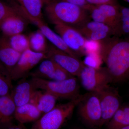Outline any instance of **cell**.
<instances>
[{"instance_id": "37", "label": "cell", "mask_w": 129, "mask_h": 129, "mask_svg": "<svg viewBox=\"0 0 129 129\" xmlns=\"http://www.w3.org/2000/svg\"><path fill=\"white\" fill-rule=\"evenodd\" d=\"M122 1L129 3V0H122Z\"/></svg>"}, {"instance_id": "19", "label": "cell", "mask_w": 129, "mask_h": 129, "mask_svg": "<svg viewBox=\"0 0 129 129\" xmlns=\"http://www.w3.org/2000/svg\"><path fill=\"white\" fill-rule=\"evenodd\" d=\"M56 67V63L53 60L46 58L42 60L37 69L29 75L32 78L52 80Z\"/></svg>"}, {"instance_id": "10", "label": "cell", "mask_w": 129, "mask_h": 129, "mask_svg": "<svg viewBox=\"0 0 129 129\" xmlns=\"http://www.w3.org/2000/svg\"><path fill=\"white\" fill-rule=\"evenodd\" d=\"M48 58H51L70 74L78 77L85 66L79 58L75 57L59 50L52 45H49L47 52Z\"/></svg>"}, {"instance_id": "6", "label": "cell", "mask_w": 129, "mask_h": 129, "mask_svg": "<svg viewBox=\"0 0 129 129\" xmlns=\"http://www.w3.org/2000/svg\"><path fill=\"white\" fill-rule=\"evenodd\" d=\"M78 106L79 115L83 122L90 127H99L102 110L96 92H89L84 94Z\"/></svg>"}, {"instance_id": "23", "label": "cell", "mask_w": 129, "mask_h": 129, "mask_svg": "<svg viewBox=\"0 0 129 129\" xmlns=\"http://www.w3.org/2000/svg\"><path fill=\"white\" fill-rule=\"evenodd\" d=\"M88 12L92 21L104 24L112 28L115 32V36H117L116 27L102 11L94 5H91L88 9Z\"/></svg>"}, {"instance_id": "33", "label": "cell", "mask_w": 129, "mask_h": 129, "mask_svg": "<svg viewBox=\"0 0 129 129\" xmlns=\"http://www.w3.org/2000/svg\"><path fill=\"white\" fill-rule=\"evenodd\" d=\"M7 129H27L24 126L23 124L19 123L18 125H12L7 127Z\"/></svg>"}, {"instance_id": "30", "label": "cell", "mask_w": 129, "mask_h": 129, "mask_svg": "<svg viewBox=\"0 0 129 129\" xmlns=\"http://www.w3.org/2000/svg\"><path fill=\"white\" fill-rule=\"evenodd\" d=\"M73 77L75 76L70 74L67 70L56 63L55 70L52 80H64Z\"/></svg>"}, {"instance_id": "7", "label": "cell", "mask_w": 129, "mask_h": 129, "mask_svg": "<svg viewBox=\"0 0 129 129\" xmlns=\"http://www.w3.org/2000/svg\"><path fill=\"white\" fill-rule=\"evenodd\" d=\"M56 32L69 48L79 58L87 55V40L76 28L61 24H54Z\"/></svg>"}, {"instance_id": "16", "label": "cell", "mask_w": 129, "mask_h": 129, "mask_svg": "<svg viewBox=\"0 0 129 129\" xmlns=\"http://www.w3.org/2000/svg\"><path fill=\"white\" fill-rule=\"evenodd\" d=\"M57 98L43 90H36L30 103L34 105L42 115L53 109L56 106Z\"/></svg>"}, {"instance_id": "29", "label": "cell", "mask_w": 129, "mask_h": 129, "mask_svg": "<svg viewBox=\"0 0 129 129\" xmlns=\"http://www.w3.org/2000/svg\"><path fill=\"white\" fill-rule=\"evenodd\" d=\"M81 34L87 40L97 42H99L107 38L112 36L108 33L101 31H90L84 32Z\"/></svg>"}, {"instance_id": "12", "label": "cell", "mask_w": 129, "mask_h": 129, "mask_svg": "<svg viewBox=\"0 0 129 129\" xmlns=\"http://www.w3.org/2000/svg\"><path fill=\"white\" fill-rule=\"evenodd\" d=\"M21 54L12 48L5 36H0V64L9 75Z\"/></svg>"}, {"instance_id": "38", "label": "cell", "mask_w": 129, "mask_h": 129, "mask_svg": "<svg viewBox=\"0 0 129 129\" xmlns=\"http://www.w3.org/2000/svg\"></svg>"}, {"instance_id": "34", "label": "cell", "mask_w": 129, "mask_h": 129, "mask_svg": "<svg viewBox=\"0 0 129 129\" xmlns=\"http://www.w3.org/2000/svg\"><path fill=\"white\" fill-rule=\"evenodd\" d=\"M0 73L7 74L8 75H9V76H10L9 74L8 73L7 71L6 70L3 68V67L1 64H0Z\"/></svg>"}, {"instance_id": "1", "label": "cell", "mask_w": 129, "mask_h": 129, "mask_svg": "<svg viewBox=\"0 0 129 129\" xmlns=\"http://www.w3.org/2000/svg\"><path fill=\"white\" fill-rule=\"evenodd\" d=\"M98 52L112 83L129 79V39L112 36L99 42Z\"/></svg>"}, {"instance_id": "32", "label": "cell", "mask_w": 129, "mask_h": 129, "mask_svg": "<svg viewBox=\"0 0 129 129\" xmlns=\"http://www.w3.org/2000/svg\"><path fill=\"white\" fill-rule=\"evenodd\" d=\"M89 4L95 6L105 4L118 5L117 0H86Z\"/></svg>"}, {"instance_id": "27", "label": "cell", "mask_w": 129, "mask_h": 129, "mask_svg": "<svg viewBox=\"0 0 129 129\" xmlns=\"http://www.w3.org/2000/svg\"><path fill=\"white\" fill-rule=\"evenodd\" d=\"M119 37L129 39V8L120 7Z\"/></svg>"}, {"instance_id": "8", "label": "cell", "mask_w": 129, "mask_h": 129, "mask_svg": "<svg viewBox=\"0 0 129 129\" xmlns=\"http://www.w3.org/2000/svg\"><path fill=\"white\" fill-rule=\"evenodd\" d=\"M99 96L102 110V118L99 127L107 124L121 106L118 92L109 85L96 92Z\"/></svg>"}, {"instance_id": "13", "label": "cell", "mask_w": 129, "mask_h": 129, "mask_svg": "<svg viewBox=\"0 0 129 129\" xmlns=\"http://www.w3.org/2000/svg\"><path fill=\"white\" fill-rule=\"evenodd\" d=\"M27 21L29 22L23 11L21 14L13 15L8 18L0 25V29L3 35L9 37L22 34Z\"/></svg>"}, {"instance_id": "22", "label": "cell", "mask_w": 129, "mask_h": 129, "mask_svg": "<svg viewBox=\"0 0 129 129\" xmlns=\"http://www.w3.org/2000/svg\"><path fill=\"white\" fill-rule=\"evenodd\" d=\"M5 37L12 48L19 53H22L28 49H30L29 36L21 34Z\"/></svg>"}, {"instance_id": "21", "label": "cell", "mask_w": 129, "mask_h": 129, "mask_svg": "<svg viewBox=\"0 0 129 129\" xmlns=\"http://www.w3.org/2000/svg\"><path fill=\"white\" fill-rule=\"evenodd\" d=\"M96 6L103 12L114 24L117 28V36L119 37L120 21V6L118 5L105 4Z\"/></svg>"}, {"instance_id": "20", "label": "cell", "mask_w": 129, "mask_h": 129, "mask_svg": "<svg viewBox=\"0 0 129 129\" xmlns=\"http://www.w3.org/2000/svg\"><path fill=\"white\" fill-rule=\"evenodd\" d=\"M28 36L30 50L38 53H47L49 46L47 39L39 30L33 32Z\"/></svg>"}, {"instance_id": "36", "label": "cell", "mask_w": 129, "mask_h": 129, "mask_svg": "<svg viewBox=\"0 0 129 129\" xmlns=\"http://www.w3.org/2000/svg\"><path fill=\"white\" fill-rule=\"evenodd\" d=\"M119 129H129V125L125 126V127H122V128Z\"/></svg>"}, {"instance_id": "14", "label": "cell", "mask_w": 129, "mask_h": 129, "mask_svg": "<svg viewBox=\"0 0 129 129\" xmlns=\"http://www.w3.org/2000/svg\"><path fill=\"white\" fill-rule=\"evenodd\" d=\"M37 90L30 80L24 81L12 89L10 94L16 107H18L30 103Z\"/></svg>"}, {"instance_id": "3", "label": "cell", "mask_w": 129, "mask_h": 129, "mask_svg": "<svg viewBox=\"0 0 129 129\" xmlns=\"http://www.w3.org/2000/svg\"><path fill=\"white\" fill-rule=\"evenodd\" d=\"M84 95H80L66 103L56 105L35 122L30 129H60L71 117Z\"/></svg>"}, {"instance_id": "15", "label": "cell", "mask_w": 129, "mask_h": 129, "mask_svg": "<svg viewBox=\"0 0 129 129\" xmlns=\"http://www.w3.org/2000/svg\"><path fill=\"white\" fill-rule=\"evenodd\" d=\"M16 108L11 94L0 96V127L7 128L11 125Z\"/></svg>"}, {"instance_id": "25", "label": "cell", "mask_w": 129, "mask_h": 129, "mask_svg": "<svg viewBox=\"0 0 129 129\" xmlns=\"http://www.w3.org/2000/svg\"><path fill=\"white\" fill-rule=\"evenodd\" d=\"M127 116L123 107L116 111L107 124L108 129H119L127 126Z\"/></svg>"}, {"instance_id": "35", "label": "cell", "mask_w": 129, "mask_h": 129, "mask_svg": "<svg viewBox=\"0 0 129 129\" xmlns=\"http://www.w3.org/2000/svg\"><path fill=\"white\" fill-rule=\"evenodd\" d=\"M44 3L46 4L47 3H49L52 2L54 1H56V0H42Z\"/></svg>"}, {"instance_id": "11", "label": "cell", "mask_w": 129, "mask_h": 129, "mask_svg": "<svg viewBox=\"0 0 129 129\" xmlns=\"http://www.w3.org/2000/svg\"><path fill=\"white\" fill-rule=\"evenodd\" d=\"M25 16L29 22L36 25L39 28L38 29L42 33L47 40H48L52 45L71 55L79 58L75 53L67 47L60 36L46 25L42 19L33 18L26 16V15Z\"/></svg>"}, {"instance_id": "28", "label": "cell", "mask_w": 129, "mask_h": 129, "mask_svg": "<svg viewBox=\"0 0 129 129\" xmlns=\"http://www.w3.org/2000/svg\"><path fill=\"white\" fill-rule=\"evenodd\" d=\"M12 81L9 75L0 73V96L11 94L13 89Z\"/></svg>"}, {"instance_id": "5", "label": "cell", "mask_w": 129, "mask_h": 129, "mask_svg": "<svg viewBox=\"0 0 129 129\" xmlns=\"http://www.w3.org/2000/svg\"><path fill=\"white\" fill-rule=\"evenodd\" d=\"M81 85L89 92H97L112 83L110 74L105 67L98 68L85 65L79 77Z\"/></svg>"}, {"instance_id": "24", "label": "cell", "mask_w": 129, "mask_h": 129, "mask_svg": "<svg viewBox=\"0 0 129 129\" xmlns=\"http://www.w3.org/2000/svg\"><path fill=\"white\" fill-rule=\"evenodd\" d=\"M23 12L19 5L9 4L0 1V25L8 18Z\"/></svg>"}, {"instance_id": "17", "label": "cell", "mask_w": 129, "mask_h": 129, "mask_svg": "<svg viewBox=\"0 0 129 129\" xmlns=\"http://www.w3.org/2000/svg\"><path fill=\"white\" fill-rule=\"evenodd\" d=\"M42 115L34 104L29 103L16 107L14 119L19 123L23 124L37 121Z\"/></svg>"}, {"instance_id": "18", "label": "cell", "mask_w": 129, "mask_h": 129, "mask_svg": "<svg viewBox=\"0 0 129 129\" xmlns=\"http://www.w3.org/2000/svg\"><path fill=\"white\" fill-rule=\"evenodd\" d=\"M25 15L32 18L42 19V0H16Z\"/></svg>"}, {"instance_id": "4", "label": "cell", "mask_w": 129, "mask_h": 129, "mask_svg": "<svg viewBox=\"0 0 129 129\" xmlns=\"http://www.w3.org/2000/svg\"><path fill=\"white\" fill-rule=\"evenodd\" d=\"M30 81L37 89L50 93L57 99H75L80 94V86L77 79L73 77L65 80H49L31 78Z\"/></svg>"}, {"instance_id": "9", "label": "cell", "mask_w": 129, "mask_h": 129, "mask_svg": "<svg viewBox=\"0 0 129 129\" xmlns=\"http://www.w3.org/2000/svg\"><path fill=\"white\" fill-rule=\"evenodd\" d=\"M47 58V53H38L28 49L21 54L11 71L10 76L12 80H18L25 78L37 64Z\"/></svg>"}, {"instance_id": "2", "label": "cell", "mask_w": 129, "mask_h": 129, "mask_svg": "<svg viewBox=\"0 0 129 129\" xmlns=\"http://www.w3.org/2000/svg\"><path fill=\"white\" fill-rule=\"evenodd\" d=\"M45 12L48 20L53 24H61L77 29L91 20L89 12L85 9L62 1L47 3Z\"/></svg>"}, {"instance_id": "31", "label": "cell", "mask_w": 129, "mask_h": 129, "mask_svg": "<svg viewBox=\"0 0 129 129\" xmlns=\"http://www.w3.org/2000/svg\"><path fill=\"white\" fill-rule=\"evenodd\" d=\"M69 3L73 5L78 6L88 11L91 5L89 4L86 0H56Z\"/></svg>"}, {"instance_id": "26", "label": "cell", "mask_w": 129, "mask_h": 129, "mask_svg": "<svg viewBox=\"0 0 129 129\" xmlns=\"http://www.w3.org/2000/svg\"><path fill=\"white\" fill-rule=\"evenodd\" d=\"M77 29V28H76ZM81 33L93 31H101L107 32L112 36H115V32L112 28L104 24L94 21H88L81 27L77 29Z\"/></svg>"}]
</instances>
